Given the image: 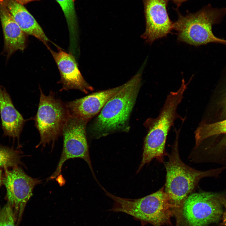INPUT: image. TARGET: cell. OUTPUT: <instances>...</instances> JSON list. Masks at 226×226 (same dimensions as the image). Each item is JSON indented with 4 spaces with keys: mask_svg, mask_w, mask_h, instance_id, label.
I'll list each match as a JSON object with an SVG mask.
<instances>
[{
    "mask_svg": "<svg viewBox=\"0 0 226 226\" xmlns=\"http://www.w3.org/2000/svg\"><path fill=\"white\" fill-rule=\"evenodd\" d=\"M142 68L123 84L101 109L92 126L91 131L95 138L129 131L130 117L141 85Z\"/></svg>",
    "mask_w": 226,
    "mask_h": 226,
    "instance_id": "6da1fadb",
    "label": "cell"
},
{
    "mask_svg": "<svg viewBox=\"0 0 226 226\" xmlns=\"http://www.w3.org/2000/svg\"><path fill=\"white\" fill-rule=\"evenodd\" d=\"M188 84L183 78L180 88L176 91L170 92L167 96L158 116L155 118H148L145 121V126L148 132L137 173L153 159L163 162L164 157L166 155L165 146L167 137L175 121L179 117L177 112V107L183 98Z\"/></svg>",
    "mask_w": 226,
    "mask_h": 226,
    "instance_id": "7a4b0ae2",
    "label": "cell"
},
{
    "mask_svg": "<svg viewBox=\"0 0 226 226\" xmlns=\"http://www.w3.org/2000/svg\"><path fill=\"white\" fill-rule=\"evenodd\" d=\"M179 132H176L174 143L171 146L168 160L165 163L166 170L164 191L170 204L175 206L174 214L180 209L185 201L196 188L202 178L218 175L223 168L201 171L184 163L180 158L178 148Z\"/></svg>",
    "mask_w": 226,
    "mask_h": 226,
    "instance_id": "3957f363",
    "label": "cell"
},
{
    "mask_svg": "<svg viewBox=\"0 0 226 226\" xmlns=\"http://www.w3.org/2000/svg\"><path fill=\"white\" fill-rule=\"evenodd\" d=\"M114 201L109 211L122 212L140 221L142 226L150 224L153 226H172L171 218L175 207L170 203L165 191L164 186L156 192L137 199L123 198L105 191Z\"/></svg>",
    "mask_w": 226,
    "mask_h": 226,
    "instance_id": "277c9868",
    "label": "cell"
},
{
    "mask_svg": "<svg viewBox=\"0 0 226 226\" xmlns=\"http://www.w3.org/2000/svg\"><path fill=\"white\" fill-rule=\"evenodd\" d=\"M226 14V7L213 8L211 5L194 13L183 16L178 13L173 22V30L177 32V40L195 46L210 43L226 45V40L214 36L212 31L214 24L220 22Z\"/></svg>",
    "mask_w": 226,
    "mask_h": 226,
    "instance_id": "5b68a950",
    "label": "cell"
},
{
    "mask_svg": "<svg viewBox=\"0 0 226 226\" xmlns=\"http://www.w3.org/2000/svg\"><path fill=\"white\" fill-rule=\"evenodd\" d=\"M224 196L207 192L191 194L175 216L176 226H208L216 222L223 213Z\"/></svg>",
    "mask_w": 226,
    "mask_h": 226,
    "instance_id": "8992f818",
    "label": "cell"
},
{
    "mask_svg": "<svg viewBox=\"0 0 226 226\" xmlns=\"http://www.w3.org/2000/svg\"><path fill=\"white\" fill-rule=\"evenodd\" d=\"M40 101L35 124L40 136L37 146H45L54 143L62 134L69 114L66 104L55 97L53 93L45 95L40 88Z\"/></svg>",
    "mask_w": 226,
    "mask_h": 226,
    "instance_id": "52a82bcc",
    "label": "cell"
},
{
    "mask_svg": "<svg viewBox=\"0 0 226 226\" xmlns=\"http://www.w3.org/2000/svg\"><path fill=\"white\" fill-rule=\"evenodd\" d=\"M88 122L69 115L62 131L63 147L60 160L56 170L47 181L54 179L61 174L65 161L75 158H81L85 161L94 176L86 137V127Z\"/></svg>",
    "mask_w": 226,
    "mask_h": 226,
    "instance_id": "ba28073f",
    "label": "cell"
},
{
    "mask_svg": "<svg viewBox=\"0 0 226 226\" xmlns=\"http://www.w3.org/2000/svg\"><path fill=\"white\" fill-rule=\"evenodd\" d=\"M4 170L3 184L6 189L5 198L12 207L17 226L34 188L41 180L29 176L19 166Z\"/></svg>",
    "mask_w": 226,
    "mask_h": 226,
    "instance_id": "9c48e42d",
    "label": "cell"
},
{
    "mask_svg": "<svg viewBox=\"0 0 226 226\" xmlns=\"http://www.w3.org/2000/svg\"><path fill=\"white\" fill-rule=\"evenodd\" d=\"M170 0H143L146 29L141 37L150 44L166 36L173 30V22L170 19L167 6Z\"/></svg>",
    "mask_w": 226,
    "mask_h": 226,
    "instance_id": "30bf717a",
    "label": "cell"
},
{
    "mask_svg": "<svg viewBox=\"0 0 226 226\" xmlns=\"http://www.w3.org/2000/svg\"><path fill=\"white\" fill-rule=\"evenodd\" d=\"M51 54L59 70L61 76L59 83L61 91L76 89L87 94L93 88L84 78L78 67L74 56L59 49L55 51L47 47Z\"/></svg>",
    "mask_w": 226,
    "mask_h": 226,
    "instance_id": "8fae6325",
    "label": "cell"
},
{
    "mask_svg": "<svg viewBox=\"0 0 226 226\" xmlns=\"http://www.w3.org/2000/svg\"><path fill=\"white\" fill-rule=\"evenodd\" d=\"M123 85L93 93L68 102L66 104L69 115L89 121L100 112L107 102Z\"/></svg>",
    "mask_w": 226,
    "mask_h": 226,
    "instance_id": "7c38bea8",
    "label": "cell"
},
{
    "mask_svg": "<svg viewBox=\"0 0 226 226\" xmlns=\"http://www.w3.org/2000/svg\"><path fill=\"white\" fill-rule=\"evenodd\" d=\"M0 114L4 135L19 141L25 120L14 107L6 89L0 85Z\"/></svg>",
    "mask_w": 226,
    "mask_h": 226,
    "instance_id": "4fadbf2b",
    "label": "cell"
},
{
    "mask_svg": "<svg viewBox=\"0 0 226 226\" xmlns=\"http://www.w3.org/2000/svg\"><path fill=\"white\" fill-rule=\"evenodd\" d=\"M14 20L25 34L33 36L42 41L47 47L50 41L41 27L23 5L15 0H0Z\"/></svg>",
    "mask_w": 226,
    "mask_h": 226,
    "instance_id": "5bb4252c",
    "label": "cell"
},
{
    "mask_svg": "<svg viewBox=\"0 0 226 226\" xmlns=\"http://www.w3.org/2000/svg\"><path fill=\"white\" fill-rule=\"evenodd\" d=\"M0 18L4 37V51L7 58H8L16 51L24 50L26 46V38L25 33L1 2Z\"/></svg>",
    "mask_w": 226,
    "mask_h": 226,
    "instance_id": "9a60e30c",
    "label": "cell"
},
{
    "mask_svg": "<svg viewBox=\"0 0 226 226\" xmlns=\"http://www.w3.org/2000/svg\"><path fill=\"white\" fill-rule=\"evenodd\" d=\"M59 4L65 15L70 35V48L77 47L78 24L74 7V0H56Z\"/></svg>",
    "mask_w": 226,
    "mask_h": 226,
    "instance_id": "2e32d148",
    "label": "cell"
},
{
    "mask_svg": "<svg viewBox=\"0 0 226 226\" xmlns=\"http://www.w3.org/2000/svg\"><path fill=\"white\" fill-rule=\"evenodd\" d=\"M221 134H226V119L214 123L201 124L195 132V148L207 138Z\"/></svg>",
    "mask_w": 226,
    "mask_h": 226,
    "instance_id": "e0dca14e",
    "label": "cell"
},
{
    "mask_svg": "<svg viewBox=\"0 0 226 226\" xmlns=\"http://www.w3.org/2000/svg\"><path fill=\"white\" fill-rule=\"evenodd\" d=\"M21 154L19 150L0 145V168L9 169L24 165L21 160Z\"/></svg>",
    "mask_w": 226,
    "mask_h": 226,
    "instance_id": "ac0fdd59",
    "label": "cell"
},
{
    "mask_svg": "<svg viewBox=\"0 0 226 226\" xmlns=\"http://www.w3.org/2000/svg\"><path fill=\"white\" fill-rule=\"evenodd\" d=\"M15 220L12 207L7 202L0 209V226H15Z\"/></svg>",
    "mask_w": 226,
    "mask_h": 226,
    "instance_id": "d6986e66",
    "label": "cell"
},
{
    "mask_svg": "<svg viewBox=\"0 0 226 226\" xmlns=\"http://www.w3.org/2000/svg\"><path fill=\"white\" fill-rule=\"evenodd\" d=\"M223 205L224 208V211L223 213L222 216V224L223 225L226 226V196H224L223 199Z\"/></svg>",
    "mask_w": 226,
    "mask_h": 226,
    "instance_id": "ffe728a7",
    "label": "cell"
},
{
    "mask_svg": "<svg viewBox=\"0 0 226 226\" xmlns=\"http://www.w3.org/2000/svg\"><path fill=\"white\" fill-rule=\"evenodd\" d=\"M172 1L173 3H175L178 6H179L185 1L187 0H170Z\"/></svg>",
    "mask_w": 226,
    "mask_h": 226,
    "instance_id": "44dd1931",
    "label": "cell"
},
{
    "mask_svg": "<svg viewBox=\"0 0 226 226\" xmlns=\"http://www.w3.org/2000/svg\"><path fill=\"white\" fill-rule=\"evenodd\" d=\"M21 4L23 5L30 2L35 0H15Z\"/></svg>",
    "mask_w": 226,
    "mask_h": 226,
    "instance_id": "7402d4cb",
    "label": "cell"
},
{
    "mask_svg": "<svg viewBox=\"0 0 226 226\" xmlns=\"http://www.w3.org/2000/svg\"><path fill=\"white\" fill-rule=\"evenodd\" d=\"M3 174L2 172V170L1 168H0V187L3 184Z\"/></svg>",
    "mask_w": 226,
    "mask_h": 226,
    "instance_id": "603a6c76",
    "label": "cell"
},
{
    "mask_svg": "<svg viewBox=\"0 0 226 226\" xmlns=\"http://www.w3.org/2000/svg\"><path fill=\"white\" fill-rule=\"evenodd\" d=\"M223 108L224 110L226 112V95L223 101Z\"/></svg>",
    "mask_w": 226,
    "mask_h": 226,
    "instance_id": "cb8c5ba5",
    "label": "cell"
}]
</instances>
